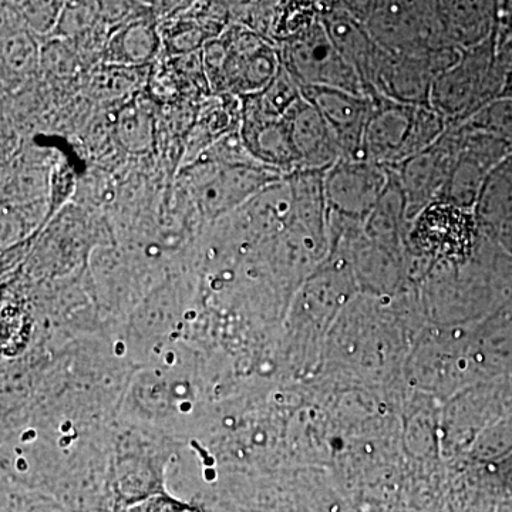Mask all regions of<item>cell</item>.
Returning <instances> with one entry per match:
<instances>
[{
  "label": "cell",
  "instance_id": "1",
  "mask_svg": "<svg viewBox=\"0 0 512 512\" xmlns=\"http://www.w3.org/2000/svg\"><path fill=\"white\" fill-rule=\"evenodd\" d=\"M282 66L301 87H332L369 96L359 74L333 45L319 13H291L278 36ZM370 97V96H369Z\"/></svg>",
  "mask_w": 512,
  "mask_h": 512
},
{
  "label": "cell",
  "instance_id": "2",
  "mask_svg": "<svg viewBox=\"0 0 512 512\" xmlns=\"http://www.w3.org/2000/svg\"><path fill=\"white\" fill-rule=\"evenodd\" d=\"M360 160L394 168L436 143L448 124L430 106L372 96Z\"/></svg>",
  "mask_w": 512,
  "mask_h": 512
},
{
  "label": "cell",
  "instance_id": "3",
  "mask_svg": "<svg viewBox=\"0 0 512 512\" xmlns=\"http://www.w3.org/2000/svg\"><path fill=\"white\" fill-rule=\"evenodd\" d=\"M495 39L497 30L483 45L460 52L431 87L430 107L448 126L467 123L503 96L507 73L498 63Z\"/></svg>",
  "mask_w": 512,
  "mask_h": 512
},
{
  "label": "cell",
  "instance_id": "4",
  "mask_svg": "<svg viewBox=\"0 0 512 512\" xmlns=\"http://www.w3.org/2000/svg\"><path fill=\"white\" fill-rule=\"evenodd\" d=\"M343 6L390 55H424L448 47L437 2H350Z\"/></svg>",
  "mask_w": 512,
  "mask_h": 512
},
{
  "label": "cell",
  "instance_id": "5",
  "mask_svg": "<svg viewBox=\"0 0 512 512\" xmlns=\"http://www.w3.org/2000/svg\"><path fill=\"white\" fill-rule=\"evenodd\" d=\"M221 40L224 43V64L215 87L245 99L261 93L274 82L282 67L278 47L274 43L248 28H232Z\"/></svg>",
  "mask_w": 512,
  "mask_h": 512
},
{
  "label": "cell",
  "instance_id": "6",
  "mask_svg": "<svg viewBox=\"0 0 512 512\" xmlns=\"http://www.w3.org/2000/svg\"><path fill=\"white\" fill-rule=\"evenodd\" d=\"M460 141V124L448 126L436 143L394 168V174L402 187L410 224L424 208L443 197L456 168Z\"/></svg>",
  "mask_w": 512,
  "mask_h": 512
},
{
  "label": "cell",
  "instance_id": "7",
  "mask_svg": "<svg viewBox=\"0 0 512 512\" xmlns=\"http://www.w3.org/2000/svg\"><path fill=\"white\" fill-rule=\"evenodd\" d=\"M460 128V153L456 168L440 200L474 212L485 180L498 164L512 154V143L491 131L467 123L460 124Z\"/></svg>",
  "mask_w": 512,
  "mask_h": 512
},
{
  "label": "cell",
  "instance_id": "8",
  "mask_svg": "<svg viewBox=\"0 0 512 512\" xmlns=\"http://www.w3.org/2000/svg\"><path fill=\"white\" fill-rule=\"evenodd\" d=\"M392 178L390 168L363 160H340L325 173L328 214L352 222L369 220Z\"/></svg>",
  "mask_w": 512,
  "mask_h": 512
},
{
  "label": "cell",
  "instance_id": "9",
  "mask_svg": "<svg viewBox=\"0 0 512 512\" xmlns=\"http://www.w3.org/2000/svg\"><path fill=\"white\" fill-rule=\"evenodd\" d=\"M278 171L265 165L204 164L192 177V190L204 214L217 217L241 208L269 185L278 183Z\"/></svg>",
  "mask_w": 512,
  "mask_h": 512
},
{
  "label": "cell",
  "instance_id": "10",
  "mask_svg": "<svg viewBox=\"0 0 512 512\" xmlns=\"http://www.w3.org/2000/svg\"><path fill=\"white\" fill-rule=\"evenodd\" d=\"M319 16L333 45L359 74L367 94L372 97L390 53L377 45L365 26L348 12L343 3L320 9Z\"/></svg>",
  "mask_w": 512,
  "mask_h": 512
},
{
  "label": "cell",
  "instance_id": "11",
  "mask_svg": "<svg viewBox=\"0 0 512 512\" xmlns=\"http://www.w3.org/2000/svg\"><path fill=\"white\" fill-rule=\"evenodd\" d=\"M301 92L322 114L342 151V160H360L372 97L332 87H302Z\"/></svg>",
  "mask_w": 512,
  "mask_h": 512
},
{
  "label": "cell",
  "instance_id": "12",
  "mask_svg": "<svg viewBox=\"0 0 512 512\" xmlns=\"http://www.w3.org/2000/svg\"><path fill=\"white\" fill-rule=\"evenodd\" d=\"M293 150L298 158V173H326L342 160V151L335 136L318 109L301 96L285 114Z\"/></svg>",
  "mask_w": 512,
  "mask_h": 512
},
{
  "label": "cell",
  "instance_id": "13",
  "mask_svg": "<svg viewBox=\"0 0 512 512\" xmlns=\"http://www.w3.org/2000/svg\"><path fill=\"white\" fill-rule=\"evenodd\" d=\"M412 224L410 234L419 247L451 254L466 251L478 228L473 211L441 200L424 208Z\"/></svg>",
  "mask_w": 512,
  "mask_h": 512
},
{
  "label": "cell",
  "instance_id": "14",
  "mask_svg": "<svg viewBox=\"0 0 512 512\" xmlns=\"http://www.w3.org/2000/svg\"><path fill=\"white\" fill-rule=\"evenodd\" d=\"M444 42L464 52L483 45L495 33L497 6L487 2H437Z\"/></svg>",
  "mask_w": 512,
  "mask_h": 512
},
{
  "label": "cell",
  "instance_id": "15",
  "mask_svg": "<svg viewBox=\"0 0 512 512\" xmlns=\"http://www.w3.org/2000/svg\"><path fill=\"white\" fill-rule=\"evenodd\" d=\"M242 141L245 150L255 158L256 163L275 171L296 170L298 173V158L293 150L285 116L281 119H266L244 113Z\"/></svg>",
  "mask_w": 512,
  "mask_h": 512
},
{
  "label": "cell",
  "instance_id": "16",
  "mask_svg": "<svg viewBox=\"0 0 512 512\" xmlns=\"http://www.w3.org/2000/svg\"><path fill=\"white\" fill-rule=\"evenodd\" d=\"M474 217L488 234L501 242H512V154L488 175Z\"/></svg>",
  "mask_w": 512,
  "mask_h": 512
},
{
  "label": "cell",
  "instance_id": "17",
  "mask_svg": "<svg viewBox=\"0 0 512 512\" xmlns=\"http://www.w3.org/2000/svg\"><path fill=\"white\" fill-rule=\"evenodd\" d=\"M158 49L160 36L156 29L146 22H131L111 36L106 59L116 66H143L156 57Z\"/></svg>",
  "mask_w": 512,
  "mask_h": 512
},
{
  "label": "cell",
  "instance_id": "18",
  "mask_svg": "<svg viewBox=\"0 0 512 512\" xmlns=\"http://www.w3.org/2000/svg\"><path fill=\"white\" fill-rule=\"evenodd\" d=\"M2 60L9 74L26 76L40 63V50L32 35L20 30L3 39Z\"/></svg>",
  "mask_w": 512,
  "mask_h": 512
},
{
  "label": "cell",
  "instance_id": "19",
  "mask_svg": "<svg viewBox=\"0 0 512 512\" xmlns=\"http://www.w3.org/2000/svg\"><path fill=\"white\" fill-rule=\"evenodd\" d=\"M119 136L128 150L141 151L150 144L151 120L138 106H128L119 117Z\"/></svg>",
  "mask_w": 512,
  "mask_h": 512
},
{
  "label": "cell",
  "instance_id": "20",
  "mask_svg": "<svg viewBox=\"0 0 512 512\" xmlns=\"http://www.w3.org/2000/svg\"><path fill=\"white\" fill-rule=\"evenodd\" d=\"M64 6L60 2H23L18 3L16 10L32 32L49 35L59 28Z\"/></svg>",
  "mask_w": 512,
  "mask_h": 512
},
{
  "label": "cell",
  "instance_id": "21",
  "mask_svg": "<svg viewBox=\"0 0 512 512\" xmlns=\"http://www.w3.org/2000/svg\"><path fill=\"white\" fill-rule=\"evenodd\" d=\"M137 83L134 67L116 66L109 64L106 69L100 70L93 77L92 87L97 96L119 97L133 90Z\"/></svg>",
  "mask_w": 512,
  "mask_h": 512
},
{
  "label": "cell",
  "instance_id": "22",
  "mask_svg": "<svg viewBox=\"0 0 512 512\" xmlns=\"http://www.w3.org/2000/svg\"><path fill=\"white\" fill-rule=\"evenodd\" d=\"M113 512H205L200 505L187 503L180 498L173 497L165 491H157L131 501V503L116 504Z\"/></svg>",
  "mask_w": 512,
  "mask_h": 512
},
{
  "label": "cell",
  "instance_id": "23",
  "mask_svg": "<svg viewBox=\"0 0 512 512\" xmlns=\"http://www.w3.org/2000/svg\"><path fill=\"white\" fill-rule=\"evenodd\" d=\"M207 33L197 20H177L167 29L164 42L173 53H192L207 42ZM205 46V45H204Z\"/></svg>",
  "mask_w": 512,
  "mask_h": 512
},
{
  "label": "cell",
  "instance_id": "24",
  "mask_svg": "<svg viewBox=\"0 0 512 512\" xmlns=\"http://www.w3.org/2000/svg\"><path fill=\"white\" fill-rule=\"evenodd\" d=\"M40 63L47 72L60 79L73 76L79 64L73 50L62 39L53 40L43 47L40 52Z\"/></svg>",
  "mask_w": 512,
  "mask_h": 512
},
{
  "label": "cell",
  "instance_id": "25",
  "mask_svg": "<svg viewBox=\"0 0 512 512\" xmlns=\"http://www.w3.org/2000/svg\"><path fill=\"white\" fill-rule=\"evenodd\" d=\"M96 8L89 5L64 6L59 29L62 36L70 37L83 32L92 25Z\"/></svg>",
  "mask_w": 512,
  "mask_h": 512
}]
</instances>
